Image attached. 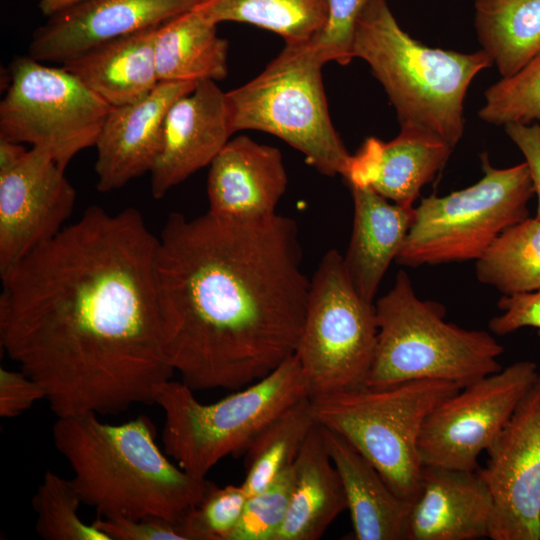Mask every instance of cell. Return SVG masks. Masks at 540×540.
Instances as JSON below:
<instances>
[{
  "label": "cell",
  "mask_w": 540,
  "mask_h": 540,
  "mask_svg": "<svg viewBox=\"0 0 540 540\" xmlns=\"http://www.w3.org/2000/svg\"><path fill=\"white\" fill-rule=\"evenodd\" d=\"M158 237L139 211L90 206L1 275L0 343L57 417L153 404L163 344Z\"/></svg>",
  "instance_id": "6da1fadb"
},
{
  "label": "cell",
  "mask_w": 540,
  "mask_h": 540,
  "mask_svg": "<svg viewBox=\"0 0 540 540\" xmlns=\"http://www.w3.org/2000/svg\"><path fill=\"white\" fill-rule=\"evenodd\" d=\"M296 222L171 213L158 237L167 361L193 390H237L294 355L310 281Z\"/></svg>",
  "instance_id": "7a4b0ae2"
},
{
  "label": "cell",
  "mask_w": 540,
  "mask_h": 540,
  "mask_svg": "<svg viewBox=\"0 0 540 540\" xmlns=\"http://www.w3.org/2000/svg\"><path fill=\"white\" fill-rule=\"evenodd\" d=\"M151 420L121 424L83 413L57 417L54 445L69 463L83 504L104 518H162L179 524L215 486L175 465L155 440Z\"/></svg>",
  "instance_id": "3957f363"
},
{
  "label": "cell",
  "mask_w": 540,
  "mask_h": 540,
  "mask_svg": "<svg viewBox=\"0 0 540 540\" xmlns=\"http://www.w3.org/2000/svg\"><path fill=\"white\" fill-rule=\"evenodd\" d=\"M353 56L364 60L383 86L400 129L430 134L453 149L464 133L467 90L493 64L482 49L462 53L413 39L387 0H368L357 22Z\"/></svg>",
  "instance_id": "277c9868"
},
{
  "label": "cell",
  "mask_w": 540,
  "mask_h": 540,
  "mask_svg": "<svg viewBox=\"0 0 540 540\" xmlns=\"http://www.w3.org/2000/svg\"><path fill=\"white\" fill-rule=\"evenodd\" d=\"M378 326L367 387L386 388L415 380L464 387L502 369L504 347L485 330L445 320V307L421 300L405 271L374 304Z\"/></svg>",
  "instance_id": "5b68a950"
},
{
  "label": "cell",
  "mask_w": 540,
  "mask_h": 540,
  "mask_svg": "<svg viewBox=\"0 0 540 540\" xmlns=\"http://www.w3.org/2000/svg\"><path fill=\"white\" fill-rule=\"evenodd\" d=\"M307 396L309 386L294 354L267 376L214 403H201L188 385L170 379L155 389L153 404L164 415L165 453L190 475L206 478L220 460L244 453L275 417Z\"/></svg>",
  "instance_id": "8992f818"
},
{
  "label": "cell",
  "mask_w": 540,
  "mask_h": 540,
  "mask_svg": "<svg viewBox=\"0 0 540 540\" xmlns=\"http://www.w3.org/2000/svg\"><path fill=\"white\" fill-rule=\"evenodd\" d=\"M458 384L415 380L386 388L311 397L316 422L346 439L400 498L413 502L423 464L418 441L428 415L458 392Z\"/></svg>",
  "instance_id": "52a82bcc"
},
{
  "label": "cell",
  "mask_w": 540,
  "mask_h": 540,
  "mask_svg": "<svg viewBox=\"0 0 540 540\" xmlns=\"http://www.w3.org/2000/svg\"><path fill=\"white\" fill-rule=\"evenodd\" d=\"M322 67L304 44H286L259 75L226 92L232 127L275 135L320 173L344 177L351 155L330 119Z\"/></svg>",
  "instance_id": "ba28073f"
},
{
  "label": "cell",
  "mask_w": 540,
  "mask_h": 540,
  "mask_svg": "<svg viewBox=\"0 0 540 540\" xmlns=\"http://www.w3.org/2000/svg\"><path fill=\"white\" fill-rule=\"evenodd\" d=\"M481 164L484 175L474 185L421 199L398 264L476 261L505 229L529 218L534 188L527 164L495 168L486 153Z\"/></svg>",
  "instance_id": "9c48e42d"
},
{
  "label": "cell",
  "mask_w": 540,
  "mask_h": 540,
  "mask_svg": "<svg viewBox=\"0 0 540 540\" xmlns=\"http://www.w3.org/2000/svg\"><path fill=\"white\" fill-rule=\"evenodd\" d=\"M378 326L374 303L354 288L335 249L322 257L311 281L296 349L310 396L367 387Z\"/></svg>",
  "instance_id": "30bf717a"
},
{
  "label": "cell",
  "mask_w": 540,
  "mask_h": 540,
  "mask_svg": "<svg viewBox=\"0 0 540 540\" xmlns=\"http://www.w3.org/2000/svg\"><path fill=\"white\" fill-rule=\"evenodd\" d=\"M112 108L64 67L18 56L0 102V139L42 148L65 170L95 146Z\"/></svg>",
  "instance_id": "8fae6325"
},
{
  "label": "cell",
  "mask_w": 540,
  "mask_h": 540,
  "mask_svg": "<svg viewBox=\"0 0 540 540\" xmlns=\"http://www.w3.org/2000/svg\"><path fill=\"white\" fill-rule=\"evenodd\" d=\"M537 364L517 361L443 400L425 420L418 451L423 466L477 471L538 376Z\"/></svg>",
  "instance_id": "7c38bea8"
},
{
  "label": "cell",
  "mask_w": 540,
  "mask_h": 540,
  "mask_svg": "<svg viewBox=\"0 0 540 540\" xmlns=\"http://www.w3.org/2000/svg\"><path fill=\"white\" fill-rule=\"evenodd\" d=\"M487 452L478 472L493 500L489 538L540 540V372Z\"/></svg>",
  "instance_id": "4fadbf2b"
},
{
  "label": "cell",
  "mask_w": 540,
  "mask_h": 540,
  "mask_svg": "<svg viewBox=\"0 0 540 540\" xmlns=\"http://www.w3.org/2000/svg\"><path fill=\"white\" fill-rule=\"evenodd\" d=\"M75 202L65 170L42 148L0 171V275L55 237Z\"/></svg>",
  "instance_id": "5bb4252c"
},
{
  "label": "cell",
  "mask_w": 540,
  "mask_h": 540,
  "mask_svg": "<svg viewBox=\"0 0 540 540\" xmlns=\"http://www.w3.org/2000/svg\"><path fill=\"white\" fill-rule=\"evenodd\" d=\"M199 0H84L38 27L28 55L63 64L102 43L163 24Z\"/></svg>",
  "instance_id": "9a60e30c"
},
{
  "label": "cell",
  "mask_w": 540,
  "mask_h": 540,
  "mask_svg": "<svg viewBox=\"0 0 540 540\" xmlns=\"http://www.w3.org/2000/svg\"><path fill=\"white\" fill-rule=\"evenodd\" d=\"M234 133L226 92L205 80L169 108L150 172L156 199L210 165Z\"/></svg>",
  "instance_id": "2e32d148"
},
{
  "label": "cell",
  "mask_w": 540,
  "mask_h": 540,
  "mask_svg": "<svg viewBox=\"0 0 540 540\" xmlns=\"http://www.w3.org/2000/svg\"><path fill=\"white\" fill-rule=\"evenodd\" d=\"M196 84L159 82L143 99L112 108L95 144L96 185L100 192L120 189L151 172L169 108Z\"/></svg>",
  "instance_id": "e0dca14e"
},
{
  "label": "cell",
  "mask_w": 540,
  "mask_h": 540,
  "mask_svg": "<svg viewBox=\"0 0 540 540\" xmlns=\"http://www.w3.org/2000/svg\"><path fill=\"white\" fill-rule=\"evenodd\" d=\"M492 515V496L478 470L423 466L406 540L489 538Z\"/></svg>",
  "instance_id": "ac0fdd59"
},
{
  "label": "cell",
  "mask_w": 540,
  "mask_h": 540,
  "mask_svg": "<svg viewBox=\"0 0 540 540\" xmlns=\"http://www.w3.org/2000/svg\"><path fill=\"white\" fill-rule=\"evenodd\" d=\"M209 166L210 212L234 218L276 213L288 183L279 149L240 135L230 139Z\"/></svg>",
  "instance_id": "d6986e66"
},
{
  "label": "cell",
  "mask_w": 540,
  "mask_h": 540,
  "mask_svg": "<svg viewBox=\"0 0 540 540\" xmlns=\"http://www.w3.org/2000/svg\"><path fill=\"white\" fill-rule=\"evenodd\" d=\"M453 148L430 134L400 129L394 139L368 138L351 156L348 185L370 187L387 200L413 207L423 186L447 163Z\"/></svg>",
  "instance_id": "ffe728a7"
},
{
  "label": "cell",
  "mask_w": 540,
  "mask_h": 540,
  "mask_svg": "<svg viewBox=\"0 0 540 540\" xmlns=\"http://www.w3.org/2000/svg\"><path fill=\"white\" fill-rule=\"evenodd\" d=\"M348 187L354 218L343 263L358 294L373 303L380 282L412 225L415 207L395 204L370 187Z\"/></svg>",
  "instance_id": "44dd1931"
},
{
  "label": "cell",
  "mask_w": 540,
  "mask_h": 540,
  "mask_svg": "<svg viewBox=\"0 0 540 540\" xmlns=\"http://www.w3.org/2000/svg\"><path fill=\"white\" fill-rule=\"evenodd\" d=\"M340 476L357 540H406L411 502L400 498L378 470L346 439L322 426Z\"/></svg>",
  "instance_id": "7402d4cb"
},
{
  "label": "cell",
  "mask_w": 540,
  "mask_h": 540,
  "mask_svg": "<svg viewBox=\"0 0 540 540\" xmlns=\"http://www.w3.org/2000/svg\"><path fill=\"white\" fill-rule=\"evenodd\" d=\"M158 26L97 45L61 66L112 107L137 102L159 83L154 53Z\"/></svg>",
  "instance_id": "603a6c76"
},
{
  "label": "cell",
  "mask_w": 540,
  "mask_h": 540,
  "mask_svg": "<svg viewBox=\"0 0 540 540\" xmlns=\"http://www.w3.org/2000/svg\"><path fill=\"white\" fill-rule=\"evenodd\" d=\"M293 466L289 507L276 540H318L347 509L344 488L320 424L309 433Z\"/></svg>",
  "instance_id": "cb8c5ba5"
},
{
  "label": "cell",
  "mask_w": 540,
  "mask_h": 540,
  "mask_svg": "<svg viewBox=\"0 0 540 540\" xmlns=\"http://www.w3.org/2000/svg\"><path fill=\"white\" fill-rule=\"evenodd\" d=\"M216 24L194 8L159 25L154 41L159 82L224 79L228 72V42Z\"/></svg>",
  "instance_id": "d4e9b609"
},
{
  "label": "cell",
  "mask_w": 540,
  "mask_h": 540,
  "mask_svg": "<svg viewBox=\"0 0 540 540\" xmlns=\"http://www.w3.org/2000/svg\"><path fill=\"white\" fill-rule=\"evenodd\" d=\"M482 50L507 78L540 54V0H474Z\"/></svg>",
  "instance_id": "484cf974"
},
{
  "label": "cell",
  "mask_w": 540,
  "mask_h": 540,
  "mask_svg": "<svg viewBox=\"0 0 540 540\" xmlns=\"http://www.w3.org/2000/svg\"><path fill=\"white\" fill-rule=\"evenodd\" d=\"M194 9L216 25L233 21L272 31L288 45L308 42L327 15L326 0H199Z\"/></svg>",
  "instance_id": "4316f807"
},
{
  "label": "cell",
  "mask_w": 540,
  "mask_h": 540,
  "mask_svg": "<svg viewBox=\"0 0 540 540\" xmlns=\"http://www.w3.org/2000/svg\"><path fill=\"white\" fill-rule=\"evenodd\" d=\"M317 424L310 396L290 405L275 417L248 446L246 476L241 484L251 496L292 466L313 427Z\"/></svg>",
  "instance_id": "83f0119b"
},
{
  "label": "cell",
  "mask_w": 540,
  "mask_h": 540,
  "mask_svg": "<svg viewBox=\"0 0 540 540\" xmlns=\"http://www.w3.org/2000/svg\"><path fill=\"white\" fill-rule=\"evenodd\" d=\"M476 277L511 296L540 289V219L505 229L476 260Z\"/></svg>",
  "instance_id": "f1b7e54d"
},
{
  "label": "cell",
  "mask_w": 540,
  "mask_h": 540,
  "mask_svg": "<svg viewBox=\"0 0 540 540\" xmlns=\"http://www.w3.org/2000/svg\"><path fill=\"white\" fill-rule=\"evenodd\" d=\"M81 504L72 479L46 471L32 499L37 534L45 540H110L100 529L81 519Z\"/></svg>",
  "instance_id": "f546056e"
},
{
  "label": "cell",
  "mask_w": 540,
  "mask_h": 540,
  "mask_svg": "<svg viewBox=\"0 0 540 540\" xmlns=\"http://www.w3.org/2000/svg\"><path fill=\"white\" fill-rule=\"evenodd\" d=\"M478 117L494 125L540 123V54L484 93Z\"/></svg>",
  "instance_id": "4dcf8cb0"
},
{
  "label": "cell",
  "mask_w": 540,
  "mask_h": 540,
  "mask_svg": "<svg viewBox=\"0 0 540 540\" xmlns=\"http://www.w3.org/2000/svg\"><path fill=\"white\" fill-rule=\"evenodd\" d=\"M242 485H216L179 523L185 540H230L247 501Z\"/></svg>",
  "instance_id": "1f68e13d"
},
{
  "label": "cell",
  "mask_w": 540,
  "mask_h": 540,
  "mask_svg": "<svg viewBox=\"0 0 540 540\" xmlns=\"http://www.w3.org/2000/svg\"><path fill=\"white\" fill-rule=\"evenodd\" d=\"M294 483V466L261 491L248 496L230 540H276L286 518Z\"/></svg>",
  "instance_id": "d6a6232c"
},
{
  "label": "cell",
  "mask_w": 540,
  "mask_h": 540,
  "mask_svg": "<svg viewBox=\"0 0 540 540\" xmlns=\"http://www.w3.org/2000/svg\"><path fill=\"white\" fill-rule=\"evenodd\" d=\"M368 0H326L327 15L321 29L304 47L320 65L335 61L346 65L353 58L358 19Z\"/></svg>",
  "instance_id": "836d02e7"
},
{
  "label": "cell",
  "mask_w": 540,
  "mask_h": 540,
  "mask_svg": "<svg viewBox=\"0 0 540 540\" xmlns=\"http://www.w3.org/2000/svg\"><path fill=\"white\" fill-rule=\"evenodd\" d=\"M110 540H185L179 524L162 518H104L92 523Z\"/></svg>",
  "instance_id": "e575fe53"
},
{
  "label": "cell",
  "mask_w": 540,
  "mask_h": 540,
  "mask_svg": "<svg viewBox=\"0 0 540 540\" xmlns=\"http://www.w3.org/2000/svg\"><path fill=\"white\" fill-rule=\"evenodd\" d=\"M497 306L502 313L489 321L493 334L505 336L524 327L540 329V289L511 296L502 295Z\"/></svg>",
  "instance_id": "d590c367"
},
{
  "label": "cell",
  "mask_w": 540,
  "mask_h": 540,
  "mask_svg": "<svg viewBox=\"0 0 540 540\" xmlns=\"http://www.w3.org/2000/svg\"><path fill=\"white\" fill-rule=\"evenodd\" d=\"M46 399L44 388L23 371L0 369V417L14 418Z\"/></svg>",
  "instance_id": "8d00e7d4"
},
{
  "label": "cell",
  "mask_w": 540,
  "mask_h": 540,
  "mask_svg": "<svg viewBox=\"0 0 540 540\" xmlns=\"http://www.w3.org/2000/svg\"><path fill=\"white\" fill-rule=\"evenodd\" d=\"M506 134L525 157L532 180L534 194L538 198L536 218L540 219V123H510L504 126Z\"/></svg>",
  "instance_id": "74e56055"
},
{
  "label": "cell",
  "mask_w": 540,
  "mask_h": 540,
  "mask_svg": "<svg viewBox=\"0 0 540 540\" xmlns=\"http://www.w3.org/2000/svg\"><path fill=\"white\" fill-rule=\"evenodd\" d=\"M27 150L23 144L0 139V171L14 166Z\"/></svg>",
  "instance_id": "f35d334b"
},
{
  "label": "cell",
  "mask_w": 540,
  "mask_h": 540,
  "mask_svg": "<svg viewBox=\"0 0 540 540\" xmlns=\"http://www.w3.org/2000/svg\"><path fill=\"white\" fill-rule=\"evenodd\" d=\"M84 0H39L38 8L41 13L50 17Z\"/></svg>",
  "instance_id": "ab89813d"
}]
</instances>
